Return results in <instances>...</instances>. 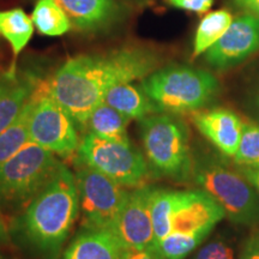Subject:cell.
Returning a JSON list of instances; mask_svg holds the SVG:
<instances>
[{"mask_svg": "<svg viewBox=\"0 0 259 259\" xmlns=\"http://www.w3.org/2000/svg\"><path fill=\"white\" fill-rule=\"evenodd\" d=\"M192 121L200 134L208 138L223 155L234 158L244 130V122L240 116L231 109L215 108L196 112Z\"/></svg>", "mask_w": 259, "mask_h": 259, "instance_id": "13", "label": "cell"}, {"mask_svg": "<svg viewBox=\"0 0 259 259\" xmlns=\"http://www.w3.org/2000/svg\"><path fill=\"white\" fill-rule=\"evenodd\" d=\"M259 51V18L244 12L234 17L225 35L204 54L213 69L223 71L241 64Z\"/></svg>", "mask_w": 259, "mask_h": 259, "instance_id": "10", "label": "cell"}, {"mask_svg": "<svg viewBox=\"0 0 259 259\" xmlns=\"http://www.w3.org/2000/svg\"><path fill=\"white\" fill-rule=\"evenodd\" d=\"M121 259H166L157 247H148L142 250H125Z\"/></svg>", "mask_w": 259, "mask_h": 259, "instance_id": "28", "label": "cell"}, {"mask_svg": "<svg viewBox=\"0 0 259 259\" xmlns=\"http://www.w3.org/2000/svg\"><path fill=\"white\" fill-rule=\"evenodd\" d=\"M74 174L84 229L113 232L128 191L111 178L79 164Z\"/></svg>", "mask_w": 259, "mask_h": 259, "instance_id": "9", "label": "cell"}, {"mask_svg": "<svg viewBox=\"0 0 259 259\" xmlns=\"http://www.w3.org/2000/svg\"><path fill=\"white\" fill-rule=\"evenodd\" d=\"M167 3L176 9L200 15L211 9L213 0H167Z\"/></svg>", "mask_w": 259, "mask_h": 259, "instance_id": "27", "label": "cell"}, {"mask_svg": "<svg viewBox=\"0 0 259 259\" xmlns=\"http://www.w3.org/2000/svg\"><path fill=\"white\" fill-rule=\"evenodd\" d=\"M125 250L113 232L84 229L66 248L63 259H121Z\"/></svg>", "mask_w": 259, "mask_h": 259, "instance_id": "16", "label": "cell"}, {"mask_svg": "<svg viewBox=\"0 0 259 259\" xmlns=\"http://www.w3.org/2000/svg\"><path fill=\"white\" fill-rule=\"evenodd\" d=\"M234 161L238 166L259 168V125L244 122L241 142Z\"/></svg>", "mask_w": 259, "mask_h": 259, "instance_id": "25", "label": "cell"}, {"mask_svg": "<svg viewBox=\"0 0 259 259\" xmlns=\"http://www.w3.org/2000/svg\"><path fill=\"white\" fill-rule=\"evenodd\" d=\"M239 170H240L241 176L244 177L245 179L253 186V189L259 193V168L239 166Z\"/></svg>", "mask_w": 259, "mask_h": 259, "instance_id": "30", "label": "cell"}, {"mask_svg": "<svg viewBox=\"0 0 259 259\" xmlns=\"http://www.w3.org/2000/svg\"><path fill=\"white\" fill-rule=\"evenodd\" d=\"M76 121L58 103L42 82L29 100V142L60 156L77 153L79 136Z\"/></svg>", "mask_w": 259, "mask_h": 259, "instance_id": "8", "label": "cell"}, {"mask_svg": "<svg viewBox=\"0 0 259 259\" xmlns=\"http://www.w3.org/2000/svg\"><path fill=\"white\" fill-rule=\"evenodd\" d=\"M131 119L119 111L102 102L90 114L85 127L90 134L108 141L130 142L127 125Z\"/></svg>", "mask_w": 259, "mask_h": 259, "instance_id": "19", "label": "cell"}, {"mask_svg": "<svg viewBox=\"0 0 259 259\" xmlns=\"http://www.w3.org/2000/svg\"><path fill=\"white\" fill-rule=\"evenodd\" d=\"M240 259H259V232L252 234L246 240Z\"/></svg>", "mask_w": 259, "mask_h": 259, "instance_id": "29", "label": "cell"}, {"mask_svg": "<svg viewBox=\"0 0 259 259\" xmlns=\"http://www.w3.org/2000/svg\"><path fill=\"white\" fill-rule=\"evenodd\" d=\"M225 216V209L204 190L176 191L171 232L209 235Z\"/></svg>", "mask_w": 259, "mask_h": 259, "instance_id": "12", "label": "cell"}, {"mask_svg": "<svg viewBox=\"0 0 259 259\" xmlns=\"http://www.w3.org/2000/svg\"><path fill=\"white\" fill-rule=\"evenodd\" d=\"M252 102H253L254 107L258 109V112H259V87L254 90L253 94H252Z\"/></svg>", "mask_w": 259, "mask_h": 259, "instance_id": "33", "label": "cell"}, {"mask_svg": "<svg viewBox=\"0 0 259 259\" xmlns=\"http://www.w3.org/2000/svg\"><path fill=\"white\" fill-rule=\"evenodd\" d=\"M141 85L158 112L169 114L198 112L220 90L212 73L187 65H169L154 71Z\"/></svg>", "mask_w": 259, "mask_h": 259, "instance_id": "3", "label": "cell"}, {"mask_svg": "<svg viewBox=\"0 0 259 259\" xmlns=\"http://www.w3.org/2000/svg\"><path fill=\"white\" fill-rule=\"evenodd\" d=\"M141 134L148 164L155 173L185 181L192 176L189 131L169 113L151 114L141 120Z\"/></svg>", "mask_w": 259, "mask_h": 259, "instance_id": "4", "label": "cell"}, {"mask_svg": "<svg viewBox=\"0 0 259 259\" xmlns=\"http://www.w3.org/2000/svg\"><path fill=\"white\" fill-rule=\"evenodd\" d=\"M233 2L238 8L244 10V12L259 18V0H233Z\"/></svg>", "mask_w": 259, "mask_h": 259, "instance_id": "31", "label": "cell"}, {"mask_svg": "<svg viewBox=\"0 0 259 259\" xmlns=\"http://www.w3.org/2000/svg\"><path fill=\"white\" fill-rule=\"evenodd\" d=\"M31 21L34 27L46 36H61L72 28L70 18L57 0H37Z\"/></svg>", "mask_w": 259, "mask_h": 259, "instance_id": "21", "label": "cell"}, {"mask_svg": "<svg viewBox=\"0 0 259 259\" xmlns=\"http://www.w3.org/2000/svg\"><path fill=\"white\" fill-rule=\"evenodd\" d=\"M56 154L28 142L0 167V206L27 208L59 169Z\"/></svg>", "mask_w": 259, "mask_h": 259, "instance_id": "5", "label": "cell"}, {"mask_svg": "<svg viewBox=\"0 0 259 259\" xmlns=\"http://www.w3.org/2000/svg\"><path fill=\"white\" fill-rule=\"evenodd\" d=\"M105 103L127 116L128 119H142L157 113V107L149 99L143 88L134 82L121 83L108 90L105 96Z\"/></svg>", "mask_w": 259, "mask_h": 259, "instance_id": "17", "label": "cell"}, {"mask_svg": "<svg viewBox=\"0 0 259 259\" xmlns=\"http://www.w3.org/2000/svg\"><path fill=\"white\" fill-rule=\"evenodd\" d=\"M192 259H234V251L228 242L218 239L204 245Z\"/></svg>", "mask_w": 259, "mask_h": 259, "instance_id": "26", "label": "cell"}, {"mask_svg": "<svg viewBox=\"0 0 259 259\" xmlns=\"http://www.w3.org/2000/svg\"><path fill=\"white\" fill-rule=\"evenodd\" d=\"M233 19L234 17L227 10L209 12L205 17H203L194 34L192 57L197 58L205 54V52L225 35L231 27Z\"/></svg>", "mask_w": 259, "mask_h": 259, "instance_id": "20", "label": "cell"}, {"mask_svg": "<svg viewBox=\"0 0 259 259\" xmlns=\"http://www.w3.org/2000/svg\"><path fill=\"white\" fill-rule=\"evenodd\" d=\"M34 23L31 17L21 8L0 11V36L8 41L12 50L14 63L10 69H16V59L31 40Z\"/></svg>", "mask_w": 259, "mask_h": 259, "instance_id": "18", "label": "cell"}, {"mask_svg": "<svg viewBox=\"0 0 259 259\" xmlns=\"http://www.w3.org/2000/svg\"><path fill=\"white\" fill-rule=\"evenodd\" d=\"M156 52L127 46L100 54H82L64 63L46 82L51 96L85 127L89 116L105 101L106 94L121 83L144 79L157 70Z\"/></svg>", "mask_w": 259, "mask_h": 259, "instance_id": "1", "label": "cell"}, {"mask_svg": "<svg viewBox=\"0 0 259 259\" xmlns=\"http://www.w3.org/2000/svg\"><path fill=\"white\" fill-rule=\"evenodd\" d=\"M10 241V233L6 226V222L4 218H3V213L0 211V244H8Z\"/></svg>", "mask_w": 259, "mask_h": 259, "instance_id": "32", "label": "cell"}, {"mask_svg": "<svg viewBox=\"0 0 259 259\" xmlns=\"http://www.w3.org/2000/svg\"><path fill=\"white\" fill-rule=\"evenodd\" d=\"M71 23L85 34L112 29L121 19V8L115 0H57Z\"/></svg>", "mask_w": 259, "mask_h": 259, "instance_id": "15", "label": "cell"}, {"mask_svg": "<svg viewBox=\"0 0 259 259\" xmlns=\"http://www.w3.org/2000/svg\"><path fill=\"white\" fill-rule=\"evenodd\" d=\"M176 191L166 189H153L150 198L151 219H153L155 246L163 240L171 232V215H173Z\"/></svg>", "mask_w": 259, "mask_h": 259, "instance_id": "22", "label": "cell"}, {"mask_svg": "<svg viewBox=\"0 0 259 259\" xmlns=\"http://www.w3.org/2000/svg\"><path fill=\"white\" fill-rule=\"evenodd\" d=\"M79 213L74 174L65 164L28 204L21 219L25 238L45 253L56 254Z\"/></svg>", "mask_w": 259, "mask_h": 259, "instance_id": "2", "label": "cell"}, {"mask_svg": "<svg viewBox=\"0 0 259 259\" xmlns=\"http://www.w3.org/2000/svg\"><path fill=\"white\" fill-rule=\"evenodd\" d=\"M0 259H4V258H3V257H2V255H0Z\"/></svg>", "mask_w": 259, "mask_h": 259, "instance_id": "34", "label": "cell"}, {"mask_svg": "<svg viewBox=\"0 0 259 259\" xmlns=\"http://www.w3.org/2000/svg\"><path fill=\"white\" fill-rule=\"evenodd\" d=\"M153 187L141 186L128 191L113 233L126 250L155 246L150 198ZM156 247V246H155Z\"/></svg>", "mask_w": 259, "mask_h": 259, "instance_id": "11", "label": "cell"}, {"mask_svg": "<svg viewBox=\"0 0 259 259\" xmlns=\"http://www.w3.org/2000/svg\"><path fill=\"white\" fill-rule=\"evenodd\" d=\"M79 164L111 178L122 187L144 186L149 168L147 158L130 142H114L88 132L77 149Z\"/></svg>", "mask_w": 259, "mask_h": 259, "instance_id": "7", "label": "cell"}, {"mask_svg": "<svg viewBox=\"0 0 259 259\" xmlns=\"http://www.w3.org/2000/svg\"><path fill=\"white\" fill-rule=\"evenodd\" d=\"M206 238L208 234L204 233L186 234V233L170 232L163 240L158 242L156 247L166 259H185Z\"/></svg>", "mask_w": 259, "mask_h": 259, "instance_id": "24", "label": "cell"}, {"mask_svg": "<svg viewBox=\"0 0 259 259\" xmlns=\"http://www.w3.org/2000/svg\"><path fill=\"white\" fill-rule=\"evenodd\" d=\"M29 101L17 119L0 134V167L29 142Z\"/></svg>", "mask_w": 259, "mask_h": 259, "instance_id": "23", "label": "cell"}, {"mask_svg": "<svg viewBox=\"0 0 259 259\" xmlns=\"http://www.w3.org/2000/svg\"><path fill=\"white\" fill-rule=\"evenodd\" d=\"M192 177L200 189L218 200L232 222L258 225L259 198L253 186L241 174L216 158L203 157L193 162Z\"/></svg>", "mask_w": 259, "mask_h": 259, "instance_id": "6", "label": "cell"}, {"mask_svg": "<svg viewBox=\"0 0 259 259\" xmlns=\"http://www.w3.org/2000/svg\"><path fill=\"white\" fill-rule=\"evenodd\" d=\"M42 82L34 71L18 73L9 69L0 72V134L17 119Z\"/></svg>", "mask_w": 259, "mask_h": 259, "instance_id": "14", "label": "cell"}]
</instances>
